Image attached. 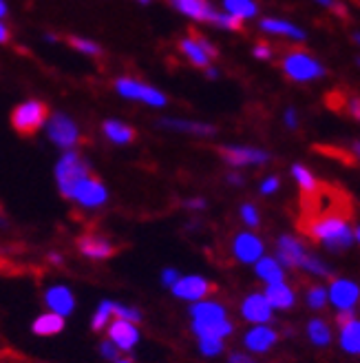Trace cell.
Segmentation results:
<instances>
[{
	"mask_svg": "<svg viewBox=\"0 0 360 363\" xmlns=\"http://www.w3.org/2000/svg\"><path fill=\"white\" fill-rule=\"evenodd\" d=\"M301 230L308 238L316 240L332 252H343L349 246L358 244V226L349 224V215L338 208L308 206L301 222Z\"/></svg>",
	"mask_w": 360,
	"mask_h": 363,
	"instance_id": "1",
	"label": "cell"
},
{
	"mask_svg": "<svg viewBox=\"0 0 360 363\" xmlns=\"http://www.w3.org/2000/svg\"><path fill=\"white\" fill-rule=\"evenodd\" d=\"M190 328L197 339L226 341L235 333V323L228 317V311L221 301L202 299L190 306Z\"/></svg>",
	"mask_w": 360,
	"mask_h": 363,
	"instance_id": "2",
	"label": "cell"
},
{
	"mask_svg": "<svg viewBox=\"0 0 360 363\" xmlns=\"http://www.w3.org/2000/svg\"><path fill=\"white\" fill-rule=\"evenodd\" d=\"M279 67L283 71V76L294 84H312L327 76L325 65H323L312 51L301 49V47L287 49L279 60Z\"/></svg>",
	"mask_w": 360,
	"mask_h": 363,
	"instance_id": "3",
	"label": "cell"
},
{
	"mask_svg": "<svg viewBox=\"0 0 360 363\" xmlns=\"http://www.w3.org/2000/svg\"><path fill=\"white\" fill-rule=\"evenodd\" d=\"M113 91L126 102H137L149 108H166L168 96L159 86L135 78V76H117L113 80Z\"/></svg>",
	"mask_w": 360,
	"mask_h": 363,
	"instance_id": "4",
	"label": "cell"
},
{
	"mask_svg": "<svg viewBox=\"0 0 360 363\" xmlns=\"http://www.w3.org/2000/svg\"><path fill=\"white\" fill-rule=\"evenodd\" d=\"M86 175H91V164L88 160L78 151H62L56 167H53V177H56V186L64 199H69L71 191L76 189L78 182H82Z\"/></svg>",
	"mask_w": 360,
	"mask_h": 363,
	"instance_id": "5",
	"label": "cell"
},
{
	"mask_svg": "<svg viewBox=\"0 0 360 363\" xmlns=\"http://www.w3.org/2000/svg\"><path fill=\"white\" fill-rule=\"evenodd\" d=\"M49 106L40 98H27L23 102H18L11 111V129L18 135H35L38 131L45 129V122L49 118Z\"/></svg>",
	"mask_w": 360,
	"mask_h": 363,
	"instance_id": "6",
	"label": "cell"
},
{
	"mask_svg": "<svg viewBox=\"0 0 360 363\" xmlns=\"http://www.w3.org/2000/svg\"><path fill=\"white\" fill-rule=\"evenodd\" d=\"M45 133H47V140L60 151H74L82 142L80 124L64 111L49 113V118L45 122Z\"/></svg>",
	"mask_w": 360,
	"mask_h": 363,
	"instance_id": "7",
	"label": "cell"
},
{
	"mask_svg": "<svg viewBox=\"0 0 360 363\" xmlns=\"http://www.w3.org/2000/svg\"><path fill=\"white\" fill-rule=\"evenodd\" d=\"M179 53L184 56V60L194 67V69H208L214 60L219 56V49L210 38L202 33H186L182 40L177 45Z\"/></svg>",
	"mask_w": 360,
	"mask_h": 363,
	"instance_id": "8",
	"label": "cell"
},
{
	"mask_svg": "<svg viewBox=\"0 0 360 363\" xmlns=\"http://www.w3.org/2000/svg\"><path fill=\"white\" fill-rule=\"evenodd\" d=\"M219 155L230 169H250V167H265L269 164V151L261 147H252V144H223L219 147Z\"/></svg>",
	"mask_w": 360,
	"mask_h": 363,
	"instance_id": "9",
	"label": "cell"
},
{
	"mask_svg": "<svg viewBox=\"0 0 360 363\" xmlns=\"http://www.w3.org/2000/svg\"><path fill=\"white\" fill-rule=\"evenodd\" d=\"M69 199L74 204H78L80 208H86V211L102 208L106 202H109V189H106V184L100 177H95L91 173V175H86L82 182H78L76 189L71 191Z\"/></svg>",
	"mask_w": 360,
	"mask_h": 363,
	"instance_id": "10",
	"label": "cell"
},
{
	"mask_svg": "<svg viewBox=\"0 0 360 363\" xmlns=\"http://www.w3.org/2000/svg\"><path fill=\"white\" fill-rule=\"evenodd\" d=\"M259 31L269 38H281V40H290V43H305L308 40V31L301 25H296L290 18H281V16H265L259 18Z\"/></svg>",
	"mask_w": 360,
	"mask_h": 363,
	"instance_id": "11",
	"label": "cell"
},
{
	"mask_svg": "<svg viewBox=\"0 0 360 363\" xmlns=\"http://www.w3.org/2000/svg\"><path fill=\"white\" fill-rule=\"evenodd\" d=\"M170 293L188 303L208 299L214 293V284L204 275H179V279L170 286Z\"/></svg>",
	"mask_w": 360,
	"mask_h": 363,
	"instance_id": "12",
	"label": "cell"
},
{
	"mask_svg": "<svg viewBox=\"0 0 360 363\" xmlns=\"http://www.w3.org/2000/svg\"><path fill=\"white\" fill-rule=\"evenodd\" d=\"M360 299V288L356 281L345 277H334L327 286V303L334 306L338 313H349L358 306Z\"/></svg>",
	"mask_w": 360,
	"mask_h": 363,
	"instance_id": "13",
	"label": "cell"
},
{
	"mask_svg": "<svg viewBox=\"0 0 360 363\" xmlns=\"http://www.w3.org/2000/svg\"><path fill=\"white\" fill-rule=\"evenodd\" d=\"M104 330H106V339H109L120 352H131L141 339L137 323L115 319V317L109 321V325H106Z\"/></svg>",
	"mask_w": 360,
	"mask_h": 363,
	"instance_id": "14",
	"label": "cell"
},
{
	"mask_svg": "<svg viewBox=\"0 0 360 363\" xmlns=\"http://www.w3.org/2000/svg\"><path fill=\"white\" fill-rule=\"evenodd\" d=\"M232 255H235L237 262L250 266V264L259 262L265 255V244H263V240L259 238V235L252 233V230L237 233L235 240H232Z\"/></svg>",
	"mask_w": 360,
	"mask_h": 363,
	"instance_id": "15",
	"label": "cell"
},
{
	"mask_svg": "<svg viewBox=\"0 0 360 363\" xmlns=\"http://www.w3.org/2000/svg\"><path fill=\"white\" fill-rule=\"evenodd\" d=\"M159 129H166L173 133L192 135V138H214L217 135V126L202 120H190V118H159L157 120Z\"/></svg>",
	"mask_w": 360,
	"mask_h": 363,
	"instance_id": "16",
	"label": "cell"
},
{
	"mask_svg": "<svg viewBox=\"0 0 360 363\" xmlns=\"http://www.w3.org/2000/svg\"><path fill=\"white\" fill-rule=\"evenodd\" d=\"M78 250L86 259L104 262V259H111L117 248L113 246V242L106 238V235L88 230V233H82L78 238Z\"/></svg>",
	"mask_w": 360,
	"mask_h": 363,
	"instance_id": "17",
	"label": "cell"
},
{
	"mask_svg": "<svg viewBox=\"0 0 360 363\" xmlns=\"http://www.w3.org/2000/svg\"><path fill=\"white\" fill-rule=\"evenodd\" d=\"M308 248H305V244L294 238V235H281V238L277 240V262L283 266V268H301L305 257H308Z\"/></svg>",
	"mask_w": 360,
	"mask_h": 363,
	"instance_id": "18",
	"label": "cell"
},
{
	"mask_svg": "<svg viewBox=\"0 0 360 363\" xmlns=\"http://www.w3.org/2000/svg\"><path fill=\"white\" fill-rule=\"evenodd\" d=\"M168 3L179 16L197 25H210L214 13H217V7L210 0H168Z\"/></svg>",
	"mask_w": 360,
	"mask_h": 363,
	"instance_id": "19",
	"label": "cell"
},
{
	"mask_svg": "<svg viewBox=\"0 0 360 363\" xmlns=\"http://www.w3.org/2000/svg\"><path fill=\"white\" fill-rule=\"evenodd\" d=\"M279 339H281V335L269 323L252 325V328L243 335V348L252 354H265L277 346Z\"/></svg>",
	"mask_w": 360,
	"mask_h": 363,
	"instance_id": "20",
	"label": "cell"
},
{
	"mask_svg": "<svg viewBox=\"0 0 360 363\" xmlns=\"http://www.w3.org/2000/svg\"><path fill=\"white\" fill-rule=\"evenodd\" d=\"M336 323L340 328L338 341H340V348L343 352L356 357L360 352V321L354 315V311L349 313H336Z\"/></svg>",
	"mask_w": 360,
	"mask_h": 363,
	"instance_id": "21",
	"label": "cell"
},
{
	"mask_svg": "<svg viewBox=\"0 0 360 363\" xmlns=\"http://www.w3.org/2000/svg\"><path fill=\"white\" fill-rule=\"evenodd\" d=\"M239 311H241L243 321H248L252 325L272 323V319H274V311L269 308V303L263 297V293H250V295H245Z\"/></svg>",
	"mask_w": 360,
	"mask_h": 363,
	"instance_id": "22",
	"label": "cell"
},
{
	"mask_svg": "<svg viewBox=\"0 0 360 363\" xmlns=\"http://www.w3.org/2000/svg\"><path fill=\"white\" fill-rule=\"evenodd\" d=\"M45 306L49 313H56L60 317H69L76 311V295L66 284H53L45 290Z\"/></svg>",
	"mask_w": 360,
	"mask_h": 363,
	"instance_id": "23",
	"label": "cell"
},
{
	"mask_svg": "<svg viewBox=\"0 0 360 363\" xmlns=\"http://www.w3.org/2000/svg\"><path fill=\"white\" fill-rule=\"evenodd\" d=\"M263 297L267 299L272 311H292L296 306V290L287 281L267 284L263 290Z\"/></svg>",
	"mask_w": 360,
	"mask_h": 363,
	"instance_id": "24",
	"label": "cell"
},
{
	"mask_svg": "<svg viewBox=\"0 0 360 363\" xmlns=\"http://www.w3.org/2000/svg\"><path fill=\"white\" fill-rule=\"evenodd\" d=\"M102 135L111 144H115V147H129V144L135 142L137 131L129 122H124L120 118H106L102 122Z\"/></svg>",
	"mask_w": 360,
	"mask_h": 363,
	"instance_id": "25",
	"label": "cell"
},
{
	"mask_svg": "<svg viewBox=\"0 0 360 363\" xmlns=\"http://www.w3.org/2000/svg\"><path fill=\"white\" fill-rule=\"evenodd\" d=\"M221 11L235 16L237 21L245 25L261 16V5L259 0H221Z\"/></svg>",
	"mask_w": 360,
	"mask_h": 363,
	"instance_id": "26",
	"label": "cell"
},
{
	"mask_svg": "<svg viewBox=\"0 0 360 363\" xmlns=\"http://www.w3.org/2000/svg\"><path fill=\"white\" fill-rule=\"evenodd\" d=\"M64 325H66L64 317H60L56 313H42V315H38L33 319L31 333L35 337H56V335H60L64 330Z\"/></svg>",
	"mask_w": 360,
	"mask_h": 363,
	"instance_id": "27",
	"label": "cell"
},
{
	"mask_svg": "<svg viewBox=\"0 0 360 363\" xmlns=\"http://www.w3.org/2000/svg\"><path fill=\"white\" fill-rule=\"evenodd\" d=\"M290 175L296 182V186L301 189L303 197H312V195H316L320 191L318 177L305 164H301V162H294V164L290 167Z\"/></svg>",
	"mask_w": 360,
	"mask_h": 363,
	"instance_id": "28",
	"label": "cell"
},
{
	"mask_svg": "<svg viewBox=\"0 0 360 363\" xmlns=\"http://www.w3.org/2000/svg\"><path fill=\"white\" fill-rule=\"evenodd\" d=\"M255 266L257 277L267 286V284H277V281H285V268L277 262V257H261L259 262L252 264Z\"/></svg>",
	"mask_w": 360,
	"mask_h": 363,
	"instance_id": "29",
	"label": "cell"
},
{
	"mask_svg": "<svg viewBox=\"0 0 360 363\" xmlns=\"http://www.w3.org/2000/svg\"><path fill=\"white\" fill-rule=\"evenodd\" d=\"M308 339L314 343L316 348H327L330 343H332V339H334L330 323L325 319H320V317L310 319V323H308Z\"/></svg>",
	"mask_w": 360,
	"mask_h": 363,
	"instance_id": "30",
	"label": "cell"
},
{
	"mask_svg": "<svg viewBox=\"0 0 360 363\" xmlns=\"http://www.w3.org/2000/svg\"><path fill=\"white\" fill-rule=\"evenodd\" d=\"M66 43H69L71 49H74L76 53H80V56H84V58H100L104 53V47L93 38H86V35H71Z\"/></svg>",
	"mask_w": 360,
	"mask_h": 363,
	"instance_id": "31",
	"label": "cell"
},
{
	"mask_svg": "<svg viewBox=\"0 0 360 363\" xmlns=\"http://www.w3.org/2000/svg\"><path fill=\"white\" fill-rule=\"evenodd\" d=\"M111 319H113V301L111 299H104V301H100L98 311L91 317V330L93 333H102L106 325H109Z\"/></svg>",
	"mask_w": 360,
	"mask_h": 363,
	"instance_id": "32",
	"label": "cell"
},
{
	"mask_svg": "<svg viewBox=\"0 0 360 363\" xmlns=\"http://www.w3.org/2000/svg\"><path fill=\"white\" fill-rule=\"evenodd\" d=\"M301 270L310 272V275L320 277V279H330V277H332V268H330L325 262H323L320 257L312 255V252H308V257H305V262H303Z\"/></svg>",
	"mask_w": 360,
	"mask_h": 363,
	"instance_id": "33",
	"label": "cell"
},
{
	"mask_svg": "<svg viewBox=\"0 0 360 363\" xmlns=\"http://www.w3.org/2000/svg\"><path fill=\"white\" fill-rule=\"evenodd\" d=\"M212 27H217L219 31H230V33H239V31H243V23L241 21H237L235 16H230V13H223L221 9H217V13H214V18H212V23H210Z\"/></svg>",
	"mask_w": 360,
	"mask_h": 363,
	"instance_id": "34",
	"label": "cell"
},
{
	"mask_svg": "<svg viewBox=\"0 0 360 363\" xmlns=\"http://www.w3.org/2000/svg\"><path fill=\"white\" fill-rule=\"evenodd\" d=\"M308 306L312 311H323L327 306V288L325 286H310L308 290Z\"/></svg>",
	"mask_w": 360,
	"mask_h": 363,
	"instance_id": "35",
	"label": "cell"
},
{
	"mask_svg": "<svg viewBox=\"0 0 360 363\" xmlns=\"http://www.w3.org/2000/svg\"><path fill=\"white\" fill-rule=\"evenodd\" d=\"M197 346H199V352L208 359H214L223 354L226 350V341H219V339H197Z\"/></svg>",
	"mask_w": 360,
	"mask_h": 363,
	"instance_id": "36",
	"label": "cell"
},
{
	"mask_svg": "<svg viewBox=\"0 0 360 363\" xmlns=\"http://www.w3.org/2000/svg\"><path fill=\"white\" fill-rule=\"evenodd\" d=\"M239 215H241V222H243L250 230H255V228L261 224V213H259V208H257L255 204H252V202L241 204Z\"/></svg>",
	"mask_w": 360,
	"mask_h": 363,
	"instance_id": "37",
	"label": "cell"
},
{
	"mask_svg": "<svg viewBox=\"0 0 360 363\" xmlns=\"http://www.w3.org/2000/svg\"><path fill=\"white\" fill-rule=\"evenodd\" d=\"M113 317L115 319H124V321H133V323L141 321V313L137 311V308L120 303V301H113Z\"/></svg>",
	"mask_w": 360,
	"mask_h": 363,
	"instance_id": "38",
	"label": "cell"
},
{
	"mask_svg": "<svg viewBox=\"0 0 360 363\" xmlns=\"http://www.w3.org/2000/svg\"><path fill=\"white\" fill-rule=\"evenodd\" d=\"M312 3L316 7H320V9H325V11L338 16V18H343V21L349 16V9H347V5L343 3V0H312Z\"/></svg>",
	"mask_w": 360,
	"mask_h": 363,
	"instance_id": "39",
	"label": "cell"
},
{
	"mask_svg": "<svg viewBox=\"0 0 360 363\" xmlns=\"http://www.w3.org/2000/svg\"><path fill=\"white\" fill-rule=\"evenodd\" d=\"M252 58L259 62H269L274 58V47L267 40H259V43H255V47H252Z\"/></svg>",
	"mask_w": 360,
	"mask_h": 363,
	"instance_id": "40",
	"label": "cell"
},
{
	"mask_svg": "<svg viewBox=\"0 0 360 363\" xmlns=\"http://www.w3.org/2000/svg\"><path fill=\"white\" fill-rule=\"evenodd\" d=\"M279 189H281V177H279V175H267V177L261 179L259 193H261L263 197H269V195L279 193Z\"/></svg>",
	"mask_w": 360,
	"mask_h": 363,
	"instance_id": "41",
	"label": "cell"
},
{
	"mask_svg": "<svg viewBox=\"0 0 360 363\" xmlns=\"http://www.w3.org/2000/svg\"><path fill=\"white\" fill-rule=\"evenodd\" d=\"M283 124L290 131H296L298 129V126H301V113H298L296 106H287L285 108V111H283Z\"/></svg>",
	"mask_w": 360,
	"mask_h": 363,
	"instance_id": "42",
	"label": "cell"
},
{
	"mask_svg": "<svg viewBox=\"0 0 360 363\" xmlns=\"http://www.w3.org/2000/svg\"><path fill=\"white\" fill-rule=\"evenodd\" d=\"M100 354H102L106 361H115V359H120V350L113 346V343H111L109 339H104V341L100 343Z\"/></svg>",
	"mask_w": 360,
	"mask_h": 363,
	"instance_id": "43",
	"label": "cell"
},
{
	"mask_svg": "<svg viewBox=\"0 0 360 363\" xmlns=\"http://www.w3.org/2000/svg\"><path fill=\"white\" fill-rule=\"evenodd\" d=\"M206 206H208V202L204 197H188V199H184V208H188V211H206Z\"/></svg>",
	"mask_w": 360,
	"mask_h": 363,
	"instance_id": "44",
	"label": "cell"
},
{
	"mask_svg": "<svg viewBox=\"0 0 360 363\" xmlns=\"http://www.w3.org/2000/svg\"><path fill=\"white\" fill-rule=\"evenodd\" d=\"M347 113H349L352 120L358 122V118H360V98L356 94L349 96V100H347Z\"/></svg>",
	"mask_w": 360,
	"mask_h": 363,
	"instance_id": "45",
	"label": "cell"
},
{
	"mask_svg": "<svg viewBox=\"0 0 360 363\" xmlns=\"http://www.w3.org/2000/svg\"><path fill=\"white\" fill-rule=\"evenodd\" d=\"M177 279H179V270H175V268H164V270H161V284H164L166 288H170Z\"/></svg>",
	"mask_w": 360,
	"mask_h": 363,
	"instance_id": "46",
	"label": "cell"
},
{
	"mask_svg": "<svg viewBox=\"0 0 360 363\" xmlns=\"http://www.w3.org/2000/svg\"><path fill=\"white\" fill-rule=\"evenodd\" d=\"M226 179H228V184H232V186H243V184H245V177H243L239 171H235V169H232V171L226 175Z\"/></svg>",
	"mask_w": 360,
	"mask_h": 363,
	"instance_id": "47",
	"label": "cell"
},
{
	"mask_svg": "<svg viewBox=\"0 0 360 363\" xmlns=\"http://www.w3.org/2000/svg\"><path fill=\"white\" fill-rule=\"evenodd\" d=\"M11 43V29L5 21H0V47Z\"/></svg>",
	"mask_w": 360,
	"mask_h": 363,
	"instance_id": "48",
	"label": "cell"
},
{
	"mask_svg": "<svg viewBox=\"0 0 360 363\" xmlns=\"http://www.w3.org/2000/svg\"><path fill=\"white\" fill-rule=\"evenodd\" d=\"M228 363H257V361L252 359L250 354H245V352H232L228 357Z\"/></svg>",
	"mask_w": 360,
	"mask_h": 363,
	"instance_id": "49",
	"label": "cell"
},
{
	"mask_svg": "<svg viewBox=\"0 0 360 363\" xmlns=\"http://www.w3.org/2000/svg\"><path fill=\"white\" fill-rule=\"evenodd\" d=\"M204 74H206L208 80H217V78H219V69L214 67V65H210L208 69H204Z\"/></svg>",
	"mask_w": 360,
	"mask_h": 363,
	"instance_id": "50",
	"label": "cell"
},
{
	"mask_svg": "<svg viewBox=\"0 0 360 363\" xmlns=\"http://www.w3.org/2000/svg\"><path fill=\"white\" fill-rule=\"evenodd\" d=\"M9 16V3L7 0H0V21H7Z\"/></svg>",
	"mask_w": 360,
	"mask_h": 363,
	"instance_id": "51",
	"label": "cell"
},
{
	"mask_svg": "<svg viewBox=\"0 0 360 363\" xmlns=\"http://www.w3.org/2000/svg\"><path fill=\"white\" fill-rule=\"evenodd\" d=\"M49 262L51 264H56V266H62V255H60V252H49Z\"/></svg>",
	"mask_w": 360,
	"mask_h": 363,
	"instance_id": "52",
	"label": "cell"
},
{
	"mask_svg": "<svg viewBox=\"0 0 360 363\" xmlns=\"http://www.w3.org/2000/svg\"><path fill=\"white\" fill-rule=\"evenodd\" d=\"M58 40H60V38H58L56 33H45V43H47V45H58Z\"/></svg>",
	"mask_w": 360,
	"mask_h": 363,
	"instance_id": "53",
	"label": "cell"
},
{
	"mask_svg": "<svg viewBox=\"0 0 360 363\" xmlns=\"http://www.w3.org/2000/svg\"><path fill=\"white\" fill-rule=\"evenodd\" d=\"M113 363H135V361H133L131 357H120V359H115Z\"/></svg>",
	"mask_w": 360,
	"mask_h": 363,
	"instance_id": "54",
	"label": "cell"
},
{
	"mask_svg": "<svg viewBox=\"0 0 360 363\" xmlns=\"http://www.w3.org/2000/svg\"><path fill=\"white\" fill-rule=\"evenodd\" d=\"M352 40H354L356 45L360 43V33H358V31H354V35H352Z\"/></svg>",
	"mask_w": 360,
	"mask_h": 363,
	"instance_id": "55",
	"label": "cell"
},
{
	"mask_svg": "<svg viewBox=\"0 0 360 363\" xmlns=\"http://www.w3.org/2000/svg\"><path fill=\"white\" fill-rule=\"evenodd\" d=\"M135 3H139V5H151L153 0H135Z\"/></svg>",
	"mask_w": 360,
	"mask_h": 363,
	"instance_id": "56",
	"label": "cell"
}]
</instances>
